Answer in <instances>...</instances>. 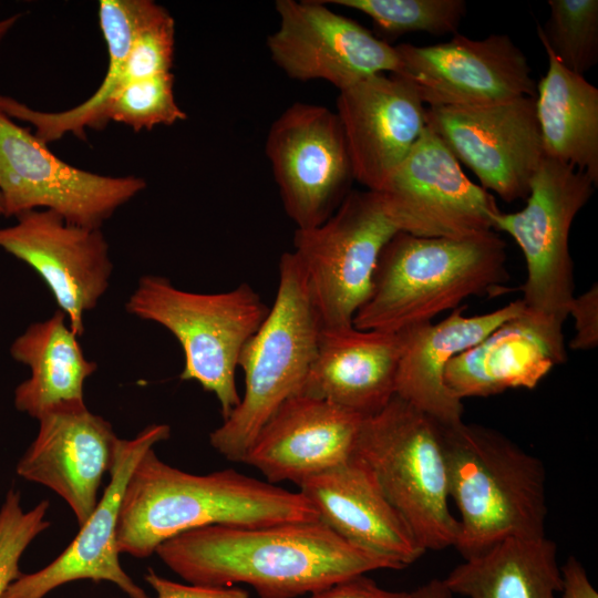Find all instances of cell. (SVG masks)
<instances>
[{
  "label": "cell",
  "mask_w": 598,
  "mask_h": 598,
  "mask_svg": "<svg viewBox=\"0 0 598 598\" xmlns=\"http://www.w3.org/2000/svg\"><path fill=\"white\" fill-rule=\"evenodd\" d=\"M155 554L189 584H246L260 598H296L373 570L402 569L320 519L199 527L167 539Z\"/></svg>",
  "instance_id": "6da1fadb"
},
{
  "label": "cell",
  "mask_w": 598,
  "mask_h": 598,
  "mask_svg": "<svg viewBox=\"0 0 598 598\" xmlns=\"http://www.w3.org/2000/svg\"><path fill=\"white\" fill-rule=\"evenodd\" d=\"M319 519L300 492L231 468L198 475L163 462L154 448L125 486L116 529L120 554L147 558L167 539L212 525L264 526Z\"/></svg>",
  "instance_id": "7a4b0ae2"
},
{
  "label": "cell",
  "mask_w": 598,
  "mask_h": 598,
  "mask_svg": "<svg viewBox=\"0 0 598 598\" xmlns=\"http://www.w3.org/2000/svg\"><path fill=\"white\" fill-rule=\"evenodd\" d=\"M508 281L506 244L493 230L462 239L398 231L381 250L371 292L352 324L395 333L431 322L466 298L507 293Z\"/></svg>",
  "instance_id": "3957f363"
},
{
  "label": "cell",
  "mask_w": 598,
  "mask_h": 598,
  "mask_svg": "<svg viewBox=\"0 0 598 598\" xmlns=\"http://www.w3.org/2000/svg\"><path fill=\"white\" fill-rule=\"evenodd\" d=\"M439 426L448 495L460 514L454 547L463 559L507 538L545 536L543 462L491 427L464 421Z\"/></svg>",
  "instance_id": "277c9868"
},
{
  "label": "cell",
  "mask_w": 598,
  "mask_h": 598,
  "mask_svg": "<svg viewBox=\"0 0 598 598\" xmlns=\"http://www.w3.org/2000/svg\"><path fill=\"white\" fill-rule=\"evenodd\" d=\"M322 324L291 251L279 260L275 301L241 350L245 390L238 405L209 434L212 447L243 463L254 440L289 398L298 394L317 352Z\"/></svg>",
  "instance_id": "5b68a950"
},
{
  "label": "cell",
  "mask_w": 598,
  "mask_h": 598,
  "mask_svg": "<svg viewBox=\"0 0 598 598\" xmlns=\"http://www.w3.org/2000/svg\"><path fill=\"white\" fill-rule=\"evenodd\" d=\"M596 186L586 173L545 157L530 182L526 206L514 213L499 210L491 218L493 229L508 234L524 255L522 316L559 364L567 360L563 324L575 298L570 228Z\"/></svg>",
  "instance_id": "8992f818"
},
{
  "label": "cell",
  "mask_w": 598,
  "mask_h": 598,
  "mask_svg": "<svg viewBox=\"0 0 598 598\" xmlns=\"http://www.w3.org/2000/svg\"><path fill=\"white\" fill-rule=\"evenodd\" d=\"M125 308L176 338L184 352L181 379L213 393L226 419L240 401L236 369L241 350L269 312L255 289L243 282L231 290L200 293L179 289L165 277L145 275Z\"/></svg>",
  "instance_id": "52a82bcc"
},
{
  "label": "cell",
  "mask_w": 598,
  "mask_h": 598,
  "mask_svg": "<svg viewBox=\"0 0 598 598\" xmlns=\"http://www.w3.org/2000/svg\"><path fill=\"white\" fill-rule=\"evenodd\" d=\"M354 455L373 472L419 545H455L458 520L448 507L447 468L439 423L394 395L362 422Z\"/></svg>",
  "instance_id": "ba28073f"
},
{
  "label": "cell",
  "mask_w": 598,
  "mask_h": 598,
  "mask_svg": "<svg viewBox=\"0 0 598 598\" xmlns=\"http://www.w3.org/2000/svg\"><path fill=\"white\" fill-rule=\"evenodd\" d=\"M400 229L372 190H351L321 225L296 229L291 251L322 328L352 326L367 301L384 245Z\"/></svg>",
  "instance_id": "9c48e42d"
},
{
  "label": "cell",
  "mask_w": 598,
  "mask_h": 598,
  "mask_svg": "<svg viewBox=\"0 0 598 598\" xmlns=\"http://www.w3.org/2000/svg\"><path fill=\"white\" fill-rule=\"evenodd\" d=\"M146 187L137 176L78 168L0 111V195L3 216L49 209L87 228L102 225Z\"/></svg>",
  "instance_id": "30bf717a"
},
{
  "label": "cell",
  "mask_w": 598,
  "mask_h": 598,
  "mask_svg": "<svg viewBox=\"0 0 598 598\" xmlns=\"http://www.w3.org/2000/svg\"><path fill=\"white\" fill-rule=\"evenodd\" d=\"M265 151L297 229L324 223L352 190L355 179L343 128L326 106L290 105L270 126Z\"/></svg>",
  "instance_id": "8fae6325"
},
{
  "label": "cell",
  "mask_w": 598,
  "mask_h": 598,
  "mask_svg": "<svg viewBox=\"0 0 598 598\" xmlns=\"http://www.w3.org/2000/svg\"><path fill=\"white\" fill-rule=\"evenodd\" d=\"M400 231L462 239L493 230V194L473 183L427 126L375 192Z\"/></svg>",
  "instance_id": "7c38bea8"
},
{
  "label": "cell",
  "mask_w": 598,
  "mask_h": 598,
  "mask_svg": "<svg viewBox=\"0 0 598 598\" xmlns=\"http://www.w3.org/2000/svg\"><path fill=\"white\" fill-rule=\"evenodd\" d=\"M396 75L429 107L486 106L536 96L525 53L505 33L471 39L456 33L433 45L401 43Z\"/></svg>",
  "instance_id": "4fadbf2b"
},
{
  "label": "cell",
  "mask_w": 598,
  "mask_h": 598,
  "mask_svg": "<svg viewBox=\"0 0 598 598\" xmlns=\"http://www.w3.org/2000/svg\"><path fill=\"white\" fill-rule=\"evenodd\" d=\"M536 96L472 107H426L433 131L481 186L506 203L526 199L545 155L536 117Z\"/></svg>",
  "instance_id": "5bb4252c"
},
{
  "label": "cell",
  "mask_w": 598,
  "mask_h": 598,
  "mask_svg": "<svg viewBox=\"0 0 598 598\" xmlns=\"http://www.w3.org/2000/svg\"><path fill=\"white\" fill-rule=\"evenodd\" d=\"M278 29L268 37L271 60L297 81L324 80L342 91L379 73L395 74V48L322 1L277 0Z\"/></svg>",
  "instance_id": "9a60e30c"
},
{
  "label": "cell",
  "mask_w": 598,
  "mask_h": 598,
  "mask_svg": "<svg viewBox=\"0 0 598 598\" xmlns=\"http://www.w3.org/2000/svg\"><path fill=\"white\" fill-rule=\"evenodd\" d=\"M16 219L0 228V248L39 275L80 337L84 315L96 307L113 271L102 230L71 224L49 209L29 210Z\"/></svg>",
  "instance_id": "2e32d148"
},
{
  "label": "cell",
  "mask_w": 598,
  "mask_h": 598,
  "mask_svg": "<svg viewBox=\"0 0 598 598\" xmlns=\"http://www.w3.org/2000/svg\"><path fill=\"white\" fill-rule=\"evenodd\" d=\"M169 435L167 424L154 423L133 439H118L110 482L75 538L49 565L11 582L1 598H44L53 589L82 579L112 582L130 598H150L122 568L116 529L123 493L136 463Z\"/></svg>",
  "instance_id": "e0dca14e"
},
{
  "label": "cell",
  "mask_w": 598,
  "mask_h": 598,
  "mask_svg": "<svg viewBox=\"0 0 598 598\" xmlns=\"http://www.w3.org/2000/svg\"><path fill=\"white\" fill-rule=\"evenodd\" d=\"M38 422L37 436L20 458L17 473L59 495L81 527L99 503L118 437L112 424L86 405L48 412Z\"/></svg>",
  "instance_id": "ac0fdd59"
},
{
  "label": "cell",
  "mask_w": 598,
  "mask_h": 598,
  "mask_svg": "<svg viewBox=\"0 0 598 598\" xmlns=\"http://www.w3.org/2000/svg\"><path fill=\"white\" fill-rule=\"evenodd\" d=\"M337 115L354 179L378 192L425 127V107L414 89L392 73L371 75L339 91Z\"/></svg>",
  "instance_id": "d6986e66"
},
{
  "label": "cell",
  "mask_w": 598,
  "mask_h": 598,
  "mask_svg": "<svg viewBox=\"0 0 598 598\" xmlns=\"http://www.w3.org/2000/svg\"><path fill=\"white\" fill-rule=\"evenodd\" d=\"M365 417L330 402L296 394L260 430L243 463L268 483L305 480L348 462Z\"/></svg>",
  "instance_id": "ffe728a7"
},
{
  "label": "cell",
  "mask_w": 598,
  "mask_h": 598,
  "mask_svg": "<svg viewBox=\"0 0 598 598\" xmlns=\"http://www.w3.org/2000/svg\"><path fill=\"white\" fill-rule=\"evenodd\" d=\"M151 0H101L99 23L107 47L109 64L95 92L72 109L38 111L12 96L0 94V111L34 127L33 134L49 144L65 134L86 140V130H103V112L110 100L132 82L166 73L154 49L135 34L152 8Z\"/></svg>",
  "instance_id": "44dd1931"
},
{
  "label": "cell",
  "mask_w": 598,
  "mask_h": 598,
  "mask_svg": "<svg viewBox=\"0 0 598 598\" xmlns=\"http://www.w3.org/2000/svg\"><path fill=\"white\" fill-rule=\"evenodd\" d=\"M298 486L319 519L348 543L401 568L425 553L371 468L357 455Z\"/></svg>",
  "instance_id": "7402d4cb"
},
{
  "label": "cell",
  "mask_w": 598,
  "mask_h": 598,
  "mask_svg": "<svg viewBox=\"0 0 598 598\" xmlns=\"http://www.w3.org/2000/svg\"><path fill=\"white\" fill-rule=\"evenodd\" d=\"M462 305L437 323L423 322L395 332L400 359L395 395L443 425L463 421V404L444 383L448 362L474 347L504 322L519 316V299L494 311L465 316Z\"/></svg>",
  "instance_id": "603a6c76"
},
{
  "label": "cell",
  "mask_w": 598,
  "mask_h": 598,
  "mask_svg": "<svg viewBox=\"0 0 598 598\" xmlns=\"http://www.w3.org/2000/svg\"><path fill=\"white\" fill-rule=\"evenodd\" d=\"M399 359L396 333L360 330L353 324L322 328L298 394L369 417L395 395Z\"/></svg>",
  "instance_id": "cb8c5ba5"
},
{
  "label": "cell",
  "mask_w": 598,
  "mask_h": 598,
  "mask_svg": "<svg viewBox=\"0 0 598 598\" xmlns=\"http://www.w3.org/2000/svg\"><path fill=\"white\" fill-rule=\"evenodd\" d=\"M78 337L65 315L56 310L16 338L10 353L30 370L14 390L19 411L38 420L54 410L85 405L84 383L97 365L84 355Z\"/></svg>",
  "instance_id": "d4e9b609"
},
{
  "label": "cell",
  "mask_w": 598,
  "mask_h": 598,
  "mask_svg": "<svg viewBox=\"0 0 598 598\" xmlns=\"http://www.w3.org/2000/svg\"><path fill=\"white\" fill-rule=\"evenodd\" d=\"M522 313L448 362L444 383L456 399L489 396L516 388L532 390L558 364Z\"/></svg>",
  "instance_id": "484cf974"
},
{
  "label": "cell",
  "mask_w": 598,
  "mask_h": 598,
  "mask_svg": "<svg viewBox=\"0 0 598 598\" xmlns=\"http://www.w3.org/2000/svg\"><path fill=\"white\" fill-rule=\"evenodd\" d=\"M544 50L548 68L536 84L535 101L544 155L598 184V89Z\"/></svg>",
  "instance_id": "4316f807"
},
{
  "label": "cell",
  "mask_w": 598,
  "mask_h": 598,
  "mask_svg": "<svg viewBox=\"0 0 598 598\" xmlns=\"http://www.w3.org/2000/svg\"><path fill=\"white\" fill-rule=\"evenodd\" d=\"M443 581L466 598H557V546L546 536L507 538L463 559Z\"/></svg>",
  "instance_id": "83f0119b"
},
{
  "label": "cell",
  "mask_w": 598,
  "mask_h": 598,
  "mask_svg": "<svg viewBox=\"0 0 598 598\" xmlns=\"http://www.w3.org/2000/svg\"><path fill=\"white\" fill-rule=\"evenodd\" d=\"M537 35L568 70L584 75L598 62V0H549Z\"/></svg>",
  "instance_id": "f1b7e54d"
},
{
  "label": "cell",
  "mask_w": 598,
  "mask_h": 598,
  "mask_svg": "<svg viewBox=\"0 0 598 598\" xmlns=\"http://www.w3.org/2000/svg\"><path fill=\"white\" fill-rule=\"evenodd\" d=\"M368 16L388 37L424 32L432 35L456 34L466 14L463 0H330Z\"/></svg>",
  "instance_id": "f546056e"
},
{
  "label": "cell",
  "mask_w": 598,
  "mask_h": 598,
  "mask_svg": "<svg viewBox=\"0 0 598 598\" xmlns=\"http://www.w3.org/2000/svg\"><path fill=\"white\" fill-rule=\"evenodd\" d=\"M186 117L175 99L174 74L167 72L132 82L116 93L104 109L103 125L116 122L140 132Z\"/></svg>",
  "instance_id": "4dcf8cb0"
},
{
  "label": "cell",
  "mask_w": 598,
  "mask_h": 598,
  "mask_svg": "<svg viewBox=\"0 0 598 598\" xmlns=\"http://www.w3.org/2000/svg\"><path fill=\"white\" fill-rule=\"evenodd\" d=\"M49 501H41L25 511L20 493L10 489L0 507V598L22 573L19 561L28 546L50 526Z\"/></svg>",
  "instance_id": "1f68e13d"
},
{
  "label": "cell",
  "mask_w": 598,
  "mask_h": 598,
  "mask_svg": "<svg viewBox=\"0 0 598 598\" xmlns=\"http://www.w3.org/2000/svg\"><path fill=\"white\" fill-rule=\"evenodd\" d=\"M569 316L575 320V334L569 342L574 350H591L598 344V287L595 282L586 292L574 298Z\"/></svg>",
  "instance_id": "d6a6232c"
},
{
  "label": "cell",
  "mask_w": 598,
  "mask_h": 598,
  "mask_svg": "<svg viewBox=\"0 0 598 598\" xmlns=\"http://www.w3.org/2000/svg\"><path fill=\"white\" fill-rule=\"evenodd\" d=\"M144 578L156 592V598H249L248 592L237 586L185 585L164 578L152 569Z\"/></svg>",
  "instance_id": "836d02e7"
},
{
  "label": "cell",
  "mask_w": 598,
  "mask_h": 598,
  "mask_svg": "<svg viewBox=\"0 0 598 598\" xmlns=\"http://www.w3.org/2000/svg\"><path fill=\"white\" fill-rule=\"evenodd\" d=\"M309 598H413V596L412 591L384 589L363 574L315 591Z\"/></svg>",
  "instance_id": "e575fe53"
},
{
  "label": "cell",
  "mask_w": 598,
  "mask_h": 598,
  "mask_svg": "<svg viewBox=\"0 0 598 598\" xmlns=\"http://www.w3.org/2000/svg\"><path fill=\"white\" fill-rule=\"evenodd\" d=\"M560 598H598V592L591 585L585 567L574 556H570L560 567Z\"/></svg>",
  "instance_id": "d590c367"
},
{
  "label": "cell",
  "mask_w": 598,
  "mask_h": 598,
  "mask_svg": "<svg viewBox=\"0 0 598 598\" xmlns=\"http://www.w3.org/2000/svg\"><path fill=\"white\" fill-rule=\"evenodd\" d=\"M413 598H452L443 579H432L412 591Z\"/></svg>",
  "instance_id": "8d00e7d4"
},
{
  "label": "cell",
  "mask_w": 598,
  "mask_h": 598,
  "mask_svg": "<svg viewBox=\"0 0 598 598\" xmlns=\"http://www.w3.org/2000/svg\"><path fill=\"white\" fill-rule=\"evenodd\" d=\"M21 17L22 13L18 12L0 20V44Z\"/></svg>",
  "instance_id": "74e56055"
},
{
  "label": "cell",
  "mask_w": 598,
  "mask_h": 598,
  "mask_svg": "<svg viewBox=\"0 0 598 598\" xmlns=\"http://www.w3.org/2000/svg\"><path fill=\"white\" fill-rule=\"evenodd\" d=\"M0 215H3V206H2L1 195H0Z\"/></svg>",
  "instance_id": "f35d334b"
}]
</instances>
